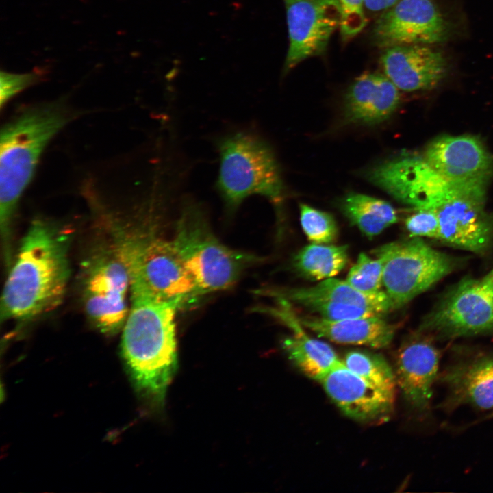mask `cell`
I'll list each match as a JSON object with an SVG mask.
<instances>
[{
	"instance_id": "cell-25",
	"label": "cell",
	"mask_w": 493,
	"mask_h": 493,
	"mask_svg": "<svg viewBox=\"0 0 493 493\" xmlns=\"http://www.w3.org/2000/svg\"><path fill=\"white\" fill-rule=\"evenodd\" d=\"M342 360L354 373L378 388L395 393L396 375L381 355L366 351L353 350L347 352Z\"/></svg>"
},
{
	"instance_id": "cell-2",
	"label": "cell",
	"mask_w": 493,
	"mask_h": 493,
	"mask_svg": "<svg viewBox=\"0 0 493 493\" xmlns=\"http://www.w3.org/2000/svg\"><path fill=\"white\" fill-rule=\"evenodd\" d=\"M123 327L124 361L138 392L157 406L164 403L177 368L174 304L131 296Z\"/></svg>"
},
{
	"instance_id": "cell-6",
	"label": "cell",
	"mask_w": 493,
	"mask_h": 493,
	"mask_svg": "<svg viewBox=\"0 0 493 493\" xmlns=\"http://www.w3.org/2000/svg\"><path fill=\"white\" fill-rule=\"evenodd\" d=\"M186 260L203 293L234 284L257 257L233 250L214 235L203 208L185 199L173 240Z\"/></svg>"
},
{
	"instance_id": "cell-7",
	"label": "cell",
	"mask_w": 493,
	"mask_h": 493,
	"mask_svg": "<svg viewBox=\"0 0 493 493\" xmlns=\"http://www.w3.org/2000/svg\"><path fill=\"white\" fill-rule=\"evenodd\" d=\"M373 253L383 262V286L394 309L428 290L455 267L453 258L418 237L384 244Z\"/></svg>"
},
{
	"instance_id": "cell-24",
	"label": "cell",
	"mask_w": 493,
	"mask_h": 493,
	"mask_svg": "<svg viewBox=\"0 0 493 493\" xmlns=\"http://www.w3.org/2000/svg\"><path fill=\"white\" fill-rule=\"evenodd\" d=\"M348 246L312 243L301 249L294 258L296 270L311 280L331 278L346 266Z\"/></svg>"
},
{
	"instance_id": "cell-16",
	"label": "cell",
	"mask_w": 493,
	"mask_h": 493,
	"mask_svg": "<svg viewBox=\"0 0 493 493\" xmlns=\"http://www.w3.org/2000/svg\"><path fill=\"white\" fill-rule=\"evenodd\" d=\"M439 361L438 349L424 337L407 340L398 351L395 373L397 385L409 405L419 413L429 410Z\"/></svg>"
},
{
	"instance_id": "cell-15",
	"label": "cell",
	"mask_w": 493,
	"mask_h": 493,
	"mask_svg": "<svg viewBox=\"0 0 493 493\" xmlns=\"http://www.w3.org/2000/svg\"><path fill=\"white\" fill-rule=\"evenodd\" d=\"M319 382L338 407L354 420L379 422L393 410L394 392L372 384L350 370L342 362Z\"/></svg>"
},
{
	"instance_id": "cell-27",
	"label": "cell",
	"mask_w": 493,
	"mask_h": 493,
	"mask_svg": "<svg viewBox=\"0 0 493 493\" xmlns=\"http://www.w3.org/2000/svg\"><path fill=\"white\" fill-rule=\"evenodd\" d=\"M372 258L361 253L356 263L351 268L346 281L356 289L368 293L380 291L383 286V264L375 257Z\"/></svg>"
},
{
	"instance_id": "cell-4",
	"label": "cell",
	"mask_w": 493,
	"mask_h": 493,
	"mask_svg": "<svg viewBox=\"0 0 493 493\" xmlns=\"http://www.w3.org/2000/svg\"><path fill=\"white\" fill-rule=\"evenodd\" d=\"M219 170L216 188L227 212L233 213L254 194L279 203L285 191L275 153L261 137L250 131L226 134L216 142Z\"/></svg>"
},
{
	"instance_id": "cell-14",
	"label": "cell",
	"mask_w": 493,
	"mask_h": 493,
	"mask_svg": "<svg viewBox=\"0 0 493 493\" xmlns=\"http://www.w3.org/2000/svg\"><path fill=\"white\" fill-rule=\"evenodd\" d=\"M485 189L457 190L436 207L440 240L455 247L482 253L493 236V220L485 209Z\"/></svg>"
},
{
	"instance_id": "cell-23",
	"label": "cell",
	"mask_w": 493,
	"mask_h": 493,
	"mask_svg": "<svg viewBox=\"0 0 493 493\" xmlns=\"http://www.w3.org/2000/svg\"><path fill=\"white\" fill-rule=\"evenodd\" d=\"M340 207L352 225L372 238L398 220L397 213L388 202L359 193H349L342 199Z\"/></svg>"
},
{
	"instance_id": "cell-20",
	"label": "cell",
	"mask_w": 493,
	"mask_h": 493,
	"mask_svg": "<svg viewBox=\"0 0 493 493\" xmlns=\"http://www.w3.org/2000/svg\"><path fill=\"white\" fill-rule=\"evenodd\" d=\"M301 325L319 337L345 344L365 345L379 349L392 342L396 326L383 316L331 320L320 316H296Z\"/></svg>"
},
{
	"instance_id": "cell-18",
	"label": "cell",
	"mask_w": 493,
	"mask_h": 493,
	"mask_svg": "<svg viewBox=\"0 0 493 493\" xmlns=\"http://www.w3.org/2000/svg\"><path fill=\"white\" fill-rule=\"evenodd\" d=\"M440 380L448 390L444 407L493 408V354L453 364L442 372Z\"/></svg>"
},
{
	"instance_id": "cell-17",
	"label": "cell",
	"mask_w": 493,
	"mask_h": 493,
	"mask_svg": "<svg viewBox=\"0 0 493 493\" xmlns=\"http://www.w3.org/2000/svg\"><path fill=\"white\" fill-rule=\"evenodd\" d=\"M380 62L384 74L399 90L407 92L431 88L446 72L443 54L425 45L384 49Z\"/></svg>"
},
{
	"instance_id": "cell-32",
	"label": "cell",
	"mask_w": 493,
	"mask_h": 493,
	"mask_svg": "<svg viewBox=\"0 0 493 493\" xmlns=\"http://www.w3.org/2000/svg\"><path fill=\"white\" fill-rule=\"evenodd\" d=\"M401 0H365L364 7L371 12L385 10Z\"/></svg>"
},
{
	"instance_id": "cell-21",
	"label": "cell",
	"mask_w": 493,
	"mask_h": 493,
	"mask_svg": "<svg viewBox=\"0 0 493 493\" xmlns=\"http://www.w3.org/2000/svg\"><path fill=\"white\" fill-rule=\"evenodd\" d=\"M276 296L299 305L309 301H327L352 304L370 309L381 316L394 310L390 298L385 291L368 293L362 292L346 281L329 278L317 285L296 288L279 292Z\"/></svg>"
},
{
	"instance_id": "cell-29",
	"label": "cell",
	"mask_w": 493,
	"mask_h": 493,
	"mask_svg": "<svg viewBox=\"0 0 493 493\" xmlns=\"http://www.w3.org/2000/svg\"><path fill=\"white\" fill-rule=\"evenodd\" d=\"M405 222L411 237H427L440 240V225L436 208L415 209Z\"/></svg>"
},
{
	"instance_id": "cell-1",
	"label": "cell",
	"mask_w": 493,
	"mask_h": 493,
	"mask_svg": "<svg viewBox=\"0 0 493 493\" xmlns=\"http://www.w3.org/2000/svg\"><path fill=\"white\" fill-rule=\"evenodd\" d=\"M68 244L53 224L32 222L4 286L2 318L28 319L60 303L69 276Z\"/></svg>"
},
{
	"instance_id": "cell-31",
	"label": "cell",
	"mask_w": 493,
	"mask_h": 493,
	"mask_svg": "<svg viewBox=\"0 0 493 493\" xmlns=\"http://www.w3.org/2000/svg\"><path fill=\"white\" fill-rule=\"evenodd\" d=\"M34 73L13 74L1 72L0 76V105H3L14 95L31 86L36 81Z\"/></svg>"
},
{
	"instance_id": "cell-10",
	"label": "cell",
	"mask_w": 493,
	"mask_h": 493,
	"mask_svg": "<svg viewBox=\"0 0 493 493\" xmlns=\"http://www.w3.org/2000/svg\"><path fill=\"white\" fill-rule=\"evenodd\" d=\"M369 180L396 200L415 209L436 208L457 189L425 158L405 156L374 168Z\"/></svg>"
},
{
	"instance_id": "cell-8",
	"label": "cell",
	"mask_w": 493,
	"mask_h": 493,
	"mask_svg": "<svg viewBox=\"0 0 493 493\" xmlns=\"http://www.w3.org/2000/svg\"><path fill=\"white\" fill-rule=\"evenodd\" d=\"M419 330L445 339L493 332V294L481 279H463L427 314Z\"/></svg>"
},
{
	"instance_id": "cell-30",
	"label": "cell",
	"mask_w": 493,
	"mask_h": 493,
	"mask_svg": "<svg viewBox=\"0 0 493 493\" xmlns=\"http://www.w3.org/2000/svg\"><path fill=\"white\" fill-rule=\"evenodd\" d=\"M365 0H340L342 21L340 27L342 38L346 41L359 34L365 27L367 18L364 13Z\"/></svg>"
},
{
	"instance_id": "cell-12",
	"label": "cell",
	"mask_w": 493,
	"mask_h": 493,
	"mask_svg": "<svg viewBox=\"0 0 493 493\" xmlns=\"http://www.w3.org/2000/svg\"><path fill=\"white\" fill-rule=\"evenodd\" d=\"M450 25L431 0H401L384 10L375 21L372 38L377 47L442 42Z\"/></svg>"
},
{
	"instance_id": "cell-33",
	"label": "cell",
	"mask_w": 493,
	"mask_h": 493,
	"mask_svg": "<svg viewBox=\"0 0 493 493\" xmlns=\"http://www.w3.org/2000/svg\"><path fill=\"white\" fill-rule=\"evenodd\" d=\"M481 281L484 286L493 294V268L488 272Z\"/></svg>"
},
{
	"instance_id": "cell-22",
	"label": "cell",
	"mask_w": 493,
	"mask_h": 493,
	"mask_svg": "<svg viewBox=\"0 0 493 493\" xmlns=\"http://www.w3.org/2000/svg\"><path fill=\"white\" fill-rule=\"evenodd\" d=\"M289 310L281 317L292 329V336L283 342V347L292 362L308 377L320 381L332 368L342 363L334 350L327 343L308 336L296 316Z\"/></svg>"
},
{
	"instance_id": "cell-28",
	"label": "cell",
	"mask_w": 493,
	"mask_h": 493,
	"mask_svg": "<svg viewBox=\"0 0 493 493\" xmlns=\"http://www.w3.org/2000/svg\"><path fill=\"white\" fill-rule=\"evenodd\" d=\"M301 306L318 316L331 320H342L381 316L376 312L363 306L338 303L327 301H309L303 303Z\"/></svg>"
},
{
	"instance_id": "cell-3",
	"label": "cell",
	"mask_w": 493,
	"mask_h": 493,
	"mask_svg": "<svg viewBox=\"0 0 493 493\" xmlns=\"http://www.w3.org/2000/svg\"><path fill=\"white\" fill-rule=\"evenodd\" d=\"M68 121L60 104H45L25 110L1 130L0 226L6 248L17 204L40 156Z\"/></svg>"
},
{
	"instance_id": "cell-5",
	"label": "cell",
	"mask_w": 493,
	"mask_h": 493,
	"mask_svg": "<svg viewBox=\"0 0 493 493\" xmlns=\"http://www.w3.org/2000/svg\"><path fill=\"white\" fill-rule=\"evenodd\" d=\"M116 249L128 268L131 296L170 303L180 309L203 295L173 240L129 238Z\"/></svg>"
},
{
	"instance_id": "cell-26",
	"label": "cell",
	"mask_w": 493,
	"mask_h": 493,
	"mask_svg": "<svg viewBox=\"0 0 493 493\" xmlns=\"http://www.w3.org/2000/svg\"><path fill=\"white\" fill-rule=\"evenodd\" d=\"M299 211L302 229L311 242L329 244L337 238L338 228L332 215L303 203Z\"/></svg>"
},
{
	"instance_id": "cell-9",
	"label": "cell",
	"mask_w": 493,
	"mask_h": 493,
	"mask_svg": "<svg viewBox=\"0 0 493 493\" xmlns=\"http://www.w3.org/2000/svg\"><path fill=\"white\" fill-rule=\"evenodd\" d=\"M84 285V307L93 324L105 333L123 329L129 312L130 277L117 249L92 262Z\"/></svg>"
},
{
	"instance_id": "cell-11",
	"label": "cell",
	"mask_w": 493,
	"mask_h": 493,
	"mask_svg": "<svg viewBox=\"0 0 493 493\" xmlns=\"http://www.w3.org/2000/svg\"><path fill=\"white\" fill-rule=\"evenodd\" d=\"M289 38L283 73L325 53L342 21L340 0H283Z\"/></svg>"
},
{
	"instance_id": "cell-19",
	"label": "cell",
	"mask_w": 493,
	"mask_h": 493,
	"mask_svg": "<svg viewBox=\"0 0 493 493\" xmlns=\"http://www.w3.org/2000/svg\"><path fill=\"white\" fill-rule=\"evenodd\" d=\"M399 101V89L385 74L364 73L346 92L345 115L353 123L377 124L394 112Z\"/></svg>"
},
{
	"instance_id": "cell-13",
	"label": "cell",
	"mask_w": 493,
	"mask_h": 493,
	"mask_svg": "<svg viewBox=\"0 0 493 493\" xmlns=\"http://www.w3.org/2000/svg\"><path fill=\"white\" fill-rule=\"evenodd\" d=\"M424 158L457 190L485 189L493 173L492 155L472 136L436 138L427 146Z\"/></svg>"
}]
</instances>
